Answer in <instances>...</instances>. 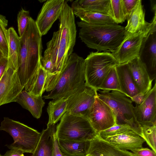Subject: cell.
<instances>
[{"mask_svg": "<svg viewBox=\"0 0 156 156\" xmlns=\"http://www.w3.org/2000/svg\"><path fill=\"white\" fill-rule=\"evenodd\" d=\"M59 29L53 33L41 60V65L48 74L61 71L73 53L76 30L74 15L66 1L58 19Z\"/></svg>", "mask_w": 156, "mask_h": 156, "instance_id": "obj_1", "label": "cell"}, {"mask_svg": "<svg viewBox=\"0 0 156 156\" xmlns=\"http://www.w3.org/2000/svg\"><path fill=\"white\" fill-rule=\"evenodd\" d=\"M86 85L85 60L72 53L59 72L48 74L44 88L45 99L67 98Z\"/></svg>", "mask_w": 156, "mask_h": 156, "instance_id": "obj_2", "label": "cell"}, {"mask_svg": "<svg viewBox=\"0 0 156 156\" xmlns=\"http://www.w3.org/2000/svg\"><path fill=\"white\" fill-rule=\"evenodd\" d=\"M41 36L35 21L31 18L24 33L20 37V57L17 72L24 88L41 64Z\"/></svg>", "mask_w": 156, "mask_h": 156, "instance_id": "obj_3", "label": "cell"}, {"mask_svg": "<svg viewBox=\"0 0 156 156\" xmlns=\"http://www.w3.org/2000/svg\"><path fill=\"white\" fill-rule=\"evenodd\" d=\"M77 24L80 27L79 37L81 40L97 52H112L125 36L124 27L116 23L93 24L81 21L78 22Z\"/></svg>", "mask_w": 156, "mask_h": 156, "instance_id": "obj_4", "label": "cell"}, {"mask_svg": "<svg viewBox=\"0 0 156 156\" xmlns=\"http://www.w3.org/2000/svg\"><path fill=\"white\" fill-rule=\"evenodd\" d=\"M98 97L112 109L115 124L128 126L141 137V128L137 122L131 99L116 90H98Z\"/></svg>", "mask_w": 156, "mask_h": 156, "instance_id": "obj_5", "label": "cell"}, {"mask_svg": "<svg viewBox=\"0 0 156 156\" xmlns=\"http://www.w3.org/2000/svg\"><path fill=\"white\" fill-rule=\"evenodd\" d=\"M88 119L66 112L56 128L58 139L72 141H91L97 135Z\"/></svg>", "mask_w": 156, "mask_h": 156, "instance_id": "obj_6", "label": "cell"}, {"mask_svg": "<svg viewBox=\"0 0 156 156\" xmlns=\"http://www.w3.org/2000/svg\"><path fill=\"white\" fill-rule=\"evenodd\" d=\"M0 129L8 133L13 138L14 142L7 147L23 153H32L39 142L41 133L17 121L4 117L1 122Z\"/></svg>", "mask_w": 156, "mask_h": 156, "instance_id": "obj_7", "label": "cell"}, {"mask_svg": "<svg viewBox=\"0 0 156 156\" xmlns=\"http://www.w3.org/2000/svg\"><path fill=\"white\" fill-rule=\"evenodd\" d=\"M85 60L86 85L97 91L117 62L111 53L107 52H91Z\"/></svg>", "mask_w": 156, "mask_h": 156, "instance_id": "obj_8", "label": "cell"}, {"mask_svg": "<svg viewBox=\"0 0 156 156\" xmlns=\"http://www.w3.org/2000/svg\"><path fill=\"white\" fill-rule=\"evenodd\" d=\"M23 89L18 75L17 69L8 59L6 67L0 79V106L14 102Z\"/></svg>", "mask_w": 156, "mask_h": 156, "instance_id": "obj_9", "label": "cell"}, {"mask_svg": "<svg viewBox=\"0 0 156 156\" xmlns=\"http://www.w3.org/2000/svg\"><path fill=\"white\" fill-rule=\"evenodd\" d=\"M97 93L95 89L86 85L67 98L66 112L73 115L87 118Z\"/></svg>", "mask_w": 156, "mask_h": 156, "instance_id": "obj_10", "label": "cell"}, {"mask_svg": "<svg viewBox=\"0 0 156 156\" xmlns=\"http://www.w3.org/2000/svg\"><path fill=\"white\" fill-rule=\"evenodd\" d=\"M153 31L149 33L125 35L121 44L111 53L118 64L127 63L135 58L139 57L144 38Z\"/></svg>", "mask_w": 156, "mask_h": 156, "instance_id": "obj_11", "label": "cell"}, {"mask_svg": "<svg viewBox=\"0 0 156 156\" xmlns=\"http://www.w3.org/2000/svg\"><path fill=\"white\" fill-rule=\"evenodd\" d=\"M87 119L97 134L115 124L112 109L98 96L90 111Z\"/></svg>", "mask_w": 156, "mask_h": 156, "instance_id": "obj_12", "label": "cell"}, {"mask_svg": "<svg viewBox=\"0 0 156 156\" xmlns=\"http://www.w3.org/2000/svg\"><path fill=\"white\" fill-rule=\"evenodd\" d=\"M142 1L138 0L127 18V23L124 27L125 35L149 33L156 30V13H154L151 22H147Z\"/></svg>", "mask_w": 156, "mask_h": 156, "instance_id": "obj_13", "label": "cell"}, {"mask_svg": "<svg viewBox=\"0 0 156 156\" xmlns=\"http://www.w3.org/2000/svg\"><path fill=\"white\" fill-rule=\"evenodd\" d=\"M65 1L48 0L44 4L35 21L41 36L46 34L59 19Z\"/></svg>", "mask_w": 156, "mask_h": 156, "instance_id": "obj_14", "label": "cell"}, {"mask_svg": "<svg viewBox=\"0 0 156 156\" xmlns=\"http://www.w3.org/2000/svg\"><path fill=\"white\" fill-rule=\"evenodd\" d=\"M134 112L141 126L156 125V84L149 91L143 102L136 104Z\"/></svg>", "mask_w": 156, "mask_h": 156, "instance_id": "obj_15", "label": "cell"}, {"mask_svg": "<svg viewBox=\"0 0 156 156\" xmlns=\"http://www.w3.org/2000/svg\"><path fill=\"white\" fill-rule=\"evenodd\" d=\"M139 58L145 64L151 79L156 76V31L149 34L144 39Z\"/></svg>", "mask_w": 156, "mask_h": 156, "instance_id": "obj_16", "label": "cell"}, {"mask_svg": "<svg viewBox=\"0 0 156 156\" xmlns=\"http://www.w3.org/2000/svg\"><path fill=\"white\" fill-rule=\"evenodd\" d=\"M139 93L147 94L152 87V80L145 64L139 57L127 63Z\"/></svg>", "mask_w": 156, "mask_h": 156, "instance_id": "obj_17", "label": "cell"}, {"mask_svg": "<svg viewBox=\"0 0 156 156\" xmlns=\"http://www.w3.org/2000/svg\"><path fill=\"white\" fill-rule=\"evenodd\" d=\"M101 139L118 148L132 151L143 147V144L145 141L141 136L132 130Z\"/></svg>", "mask_w": 156, "mask_h": 156, "instance_id": "obj_18", "label": "cell"}, {"mask_svg": "<svg viewBox=\"0 0 156 156\" xmlns=\"http://www.w3.org/2000/svg\"><path fill=\"white\" fill-rule=\"evenodd\" d=\"M88 154L92 156H134L132 152L118 148L98 135L90 141Z\"/></svg>", "mask_w": 156, "mask_h": 156, "instance_id": "obj_19", "label": "cell"}, {"mask_svg": "<svg viewBox=\"0 0 156 156\" xmlns=\"http://www.w3.org/2000/svg\"><path fill=\"white\" fill-rule=\"evenodd\" d=\"M120 92L130 98L139 93L127 63L115 66Z\"/></svg>", "mask_w": 156, "mask_h": 156, "instance_id": "obj_20", "label": "cell"}, {"mask_svg": "<svg viewBox=\"0 0 156 156\" xmlns=\"http://www.w3.org/2000/svg\"><path fill=\"white\" fill-rule=\"evenodd\" d=\"M55 125L47 124V127L41 133L37 145L32 156H54Z\"/></svg>", "mask_w": 156, "mask_h": 156, "instance_id": "obj_21", "label": "cell"}, {"mask_svg": "<svg viewBox=\"0 0 156 156\" xmlns=\"http://www.w3.org/2000/svg\"><path fill=\"white\" fill-rule=\"evenodd\" d=\"M14 102L18 103L22 107L28 110L37 119L41 117L43 107L45 104L42 96L31 94L25 90L20 93Z\"/></svg>", "mask_w": 156, "mask_h": 156, "instance_id": "obj_22", "label": "cell"}, {"mask_svg": "<svg viewBox=\"0 0 156 156\" xmlns=\"http://www.w3.org/2000/svg\"><path fill=\"white\" fill-rule=\"evenodd\" d=\"M110 0H77L72 4V10L85 11L109 15Z\"/></svg>", "mask_w": 156, "mask_h": 156, "instance_id": "obj_23", "label": "cell"}, {"mask_svg": "<svg viewBox=\"0 0 156 156\" xmlns=\"http://www.w3.org/2000/svg\"><path fill=\"white\" fill-rule=\"evenodd\" d=\"M61 151L66 156H87L90 141H76L57 139Z\"/></svg>", "mask_w": 156, "mask_h": 156, "instance_id": "obj_24", "label": "cell"}, {"mask_svg": "<svg viewBox=\"0 0 156 156\" xmlns=\"http://www.w3.org/2000/svg\"><path fill=\"white\" fill-rule=\"evenodd\" d=\"M48 74L41 64L25 86V90L31 94L42 96Z\"/></svg>", "mask_w": 156, "mask_h": 156, "instance_id": "obj_25", "label": "cell"}, {"mask_svg": "<svg viewBox=\"0 0 156 156\" xmlns=\"http://www.w3.org/2000/svg\"><path fill=\"white\" fill-rule=\"evenodd\" d=\"M8 46V59L12 63L17 70L18 67L20 52V38L12 27L7 30Z\"/></svg>", "mask_w": 156, "mask_h": 156, "instance_id": "obj_26", "label": "cell"}, {"mask_svg": "<svg viewBox=\"0 0 156 156\" xmlns=\"http://www.w3.org/2000/svg\"><path fill=\"white\" fill-rule=\"evenodd\" d=\"M67 98L53 99L48 103L47 111L49 116L48 124L55 125L66 112Z\"/></svg>", "mask_w": 156, "mask_h": 156, "instance_id": "obj_27", "label": "cell"}, {"mask_svg": "<svg viewBox=\"0 0 156 156\" xmlns=\"http://www.w3.org/2000/svg\"><path fill=\"white\" fill-rule=\"evenodd\" d=\"M74 15L87 23L93 24H107L115 23L109 15L82 10L73 11Z\"/></svg>", "mask_w": 156, "mask_h": 156, "instance_id": "obj_28", "label": "cell"}, {"mask_svg": "<svg viewBox=\"0 0 156 156\" xmlns=\"http://www.w3.org/2000/svg\"><path fill=\"white\" fill-rule=\"evenodd\" d=\"M109 16L117 24L122 23L126 20L121 0H110Z\"/></svg>", "mask_w": 156, "mask_h": 156, "instance_id": "obj_29", "label": "cell"}, {"mask_svg": "<svg viewBox=\"0 0 156 156\" xmlns=\"http://www.w3.org/2000/svg\"><path fill=\"white\" fill-rule=\"evenodd\" d=\"M115 66L113 67L110 70L98 90H116L120 91V87Z\"/></svg>", "mask_w": 156, "mask_h": 156, "instance_id": "obj_30", "label": "cell"}, {"mask_svg": "<svg viewBox=\"0 0 156 156\" xmlns=\"http://www.w3.org/2000/svg\"><path fill=\"white\" fill-rule=\"evenodd\" d=\"M8 21L6 17L0 14V48L5 57L8 58V46L7 36Z\"/></svg>", "mask_w": 156, "mask_h": 156, "instance_id": "obj_31", "label": "cell"}, {"mask_svg": "<svg viewBox=\"0 0 156 156\" xmlns=\"http://www.w3.org/2000/svg\"><path fill=\"white\" fill-rule=\"evenodd\" d=\"M141 128V137L156 153V125L143 126Z\"/></svg>", "mask_w": 156, "mask_h": 156, "instance_id": "obj_32", "label": "cell"}, {"mask_svg": "<svg viewBox=\"0 0 156 156\" xmlns=\"http://www.w3.org/2000/svg\"><path fill=\"white\" fill-rule=\"evenodd\" d=\"M31 18L28 11L22 9L17 14V21L20 37L22 36L24 33Z\"/></svg>", "mask_w": 156, "mask_h": 156, "instance_id": "obj_33", "label": "cell"}, {"mask_svg": "<svg viewBox=\"0 0 156 156\" xmlns=\"http://www.w3.org/2000/svg\"><path fill=\"white\" fill-rule=\"evenodd\" d=\"M132 130L129 127L115 124L112 126L99 132L98 135L101 138L113 136Z\"/></svg>", "mask_w": 156, "mask_h": 156, "instance_id": "obj_34", "label": "cell"}, {"mask_svg": "<svg viewBox=\"0 0 156 156\" xmlns=\"http://www.w3.org/2000/svg\"><path fill=\"white\" fill-rule=\"evenodd\" d=\"M122 8L126 20L131 11L136 4L138 0H121Z\"/></svg>", "mask_w": 156, "mask_h": 156, "instance_id": "obj_35", "label": "cell"}, {"mask_svg": "<svg viewBox=\"0 0 156 156\" xmlns=\"http://www.w3.org/2000/svg\"><path fill=\"white\" fill-rule=\"evenodd\" d=\"M134 156H156V153L148 148L142 147L132 151Z\"/></svg>", "mask_w": 156, "mask_h": 156, "instance_id": "obj_36", "label": "cell"}, {"mask_svg": "<svg viewBox=\"0 0 156 156\" xmlns=\"http://www.w3.org/2000/svg\"><path fill=\"white\" fill-rule=\"evenodd\" d=\"M54 156H66L59 148L55 133L54 135Z\"/></svg>", "mask_w": 156, "mask_h": 156, "instance_id": "obj_37", "label": "cell"}, {"mask_svg": "<svg viewBox=\"0 0 156 156\" xmlns=\"http://www.w3.org/2000/svg\"><path fill=\"white\" fill-rule=\"evenodd\" d=\"M23 153V152L20 150L11 149L2 156H24Z\"/></svg>", "mask_w": 156, "mask_h": 156, "instance_id": "obj_38", "label": "cell"}, {"mask_svg": "<svg viewBox=\"0 0 156 156\" xmlns=\"http://www.w3.org/2000/svg\"><path fill=\"white\" fill-rule=\"evenodd\" d=\"M147 94H143L139 93L130 99L133 101L135 102L136 104H140L143 102Z\"/></svg>", "mask_w": 156, "mask_h": 156, "instance_id": "obj_39", "label": "cell"}, {"mask_svg": "<svg viewBox=\"0 0 156 156\" xmlns=\"http://www.w3.org/2000/svg\"><path fill=\"white\" fill-rule=\"evenodd\" d=\"M8 62V58H4L0 60V79L6 68Z\"/></svg>", "mask_w": 156, "mask_h": 156, "instance_id": "obj_40", "label": "cell"}, {"mask_svg": "<svg viewBox=\"0 0 156 156\" xmlns=\"http://www.w3.org/2000/svg\"><path fill=\"white\" fill-rule=\"evenodd\" d=\"M5 57L6 58L2 51L0 48V60Z\"/></svg>", "mask_w": 156, "mask_h": 156, "instance_id": "obj_41", "label": "cell"}, {"mask_svg": "<svg viewBox=\"0 0 156 156\" xmlns=\"http://www.w3.org/2000/svg\"><path fill=\"white\" fill-rule=\"evenodd\" d=\"M87 156H92L91 155L88 154Z\"/></svg>", "mask_w": 156, "mask_h": 156, "instance_id": "obj_42", "label": "cell"}, {"mask_svg": "<svg viewBox=\"0 0 156 156\" xmlns=\"http://www.w3.org/2000/svg\"><path fill=\"white\" fill-rule=\"evenodd\" d=\"M0 156H2V155L0 154Z\"/></svg>", "mask_w": 156, "mask_h": 156, "instance_id": "obj_43", "label": "cell"}, {"mask_svg": "<svg viewBox=\"0 0 156 156\" xmlns=\"http://www.w3.org/2000/svg\"></svg>", "mask_w": 156, "mask_h": 156, "instance_id": "obj_44", "label": "cell"}]
</instances>
